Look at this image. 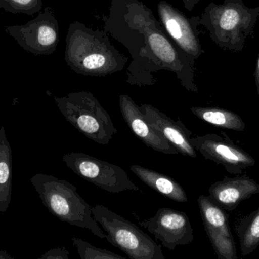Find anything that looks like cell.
I'll list each match as a JSON object with an SVG mask.
<instances>
[{
  "mask_svg": "<svg viewBox=\"0 0 259 259\" xmlns=\"http://www.w3.org/2000/svg\"><path fill=\"white\" fill-rule=\"evenodd\" d=\"M37 41L42 47H54L58 41V32L56 27L51 24L40 26L38 30Z\"/></svg>",
  "mask_w": 259,
  "mask_h": 259,
  "instance_id": "44dd1931",
  "label": "cell"
},
{
  "mask_svg": "<svg viewBox=\"0 0 259 259\" xmlns=\"http://www.w3.org/2000/svg\"><path fill=\"white\" fill-rule=\"evenodd\" d=\"M197 202L205 231L233 236L229 217L223 208L214 203L209 196L204 195L198 198Z\"/></svg>",
  "mask_w": 259,
  "mask_h": 259,
  "instance_id": "e0dca14e",
  "label": "cell"
},
{
  "mask_svg": "<svg viewBox=\"0 0 259 259\" xmlns=\"http://www.w3.org/2000/svg\"><path fill=\"white\" fill-rule=\"evenodd\" d=\"M222 135H198L191 137L190 142L205 159L222 165L231 174H242L243 170L255 165V160L249 153L236 144L225 132H222Z\"/></svg>",
  "mask_w": 259,
  "mask_h": 259,
  "instance_id": "ba28073f",
  "label": "cell"
},
{
  "mask_svg": "<svg viewBox=\"0 0 259 259\" xmlns=\"http://www.w3.org/2000/svg\"><path fill=\"white\" fill-rule=\"evenodd\" d=\"M254 78H255V85H256L257 92L259 97V53L258 59H257L256 66H255V71H254Z\"/></svg>",
  "mask_w": 259,
  "mask_h": 259,
  "instance_id": "cb8c5ba5",
  "label": "cell"
},
{
  "mask_svg": "<svg viewBox=\"0 0 259 259\" xmlns=\"http://www.w3.org/2000/svg\"><path fill=\"white\" fill-rule=\"evenodd\" d=\"M65 59L73 71L90 76H106L122 71L128 57L121 54L105 30L73 23L67 36Z\"/></svg>",
  "mask_w": 259,
  "mask_h": 259,
  "instance_id": "7a4b0ae2",
  "label": "cell"
},
{
  "mask_svg": "<svg viewBox=\"0 0 259 259\" xmlns=\"http://www.w3.org/2000/svg\"><path fill=\"white\" fill-rule=\"evenodd\" d=\"M121 115L133 133L146 146L155 152L168 155H178V152L156 129H154L143 115L140 106L127 94L119 97Z\"/></svg>",
  "mask_w": 259,
  "mask_h": 259,
  "instance_id": "8fae6325",
  "label": "cell"
},
{
  "mask_svg": "<svg viewBox=\"0 0 259 259\" xmlns=\"http://www.w3.org/2000/svg\"><path fill=\"white\" fill-rule=\"evenodd\" d=\"M140 108L149 124L166 138L178 153L196 158V149L190 142L193 132L180 119L173 120L150 104H142Z\"/></svg>",
  "mask_w": 259,
  "mask_h": 259,
  "instance_id": "7c38bea8",
  "label": "cell"
},
{
  "mask_svg": "<svg viewBox=\"0 0 259 259\" xmlns=\"http://www.w3.org/2000/svg\"><path fill=\"white\" fill-rule=\"evenodd\" d=\"M15 3H18V4L20 5H27L30 3V2L33 1V0H13Z\"/></svg>",
  "mask_w": 259,
  "mask_h": 259,
  "instance_id": "484cf974",
  "label": "cell"
},
{
  "mask_svg": "<svg viewBox=\"0 0 259 259\" xmlns=\"http://www.w3.org/2000/svg\"><path fill=\"white\" fill-rule=\"evenodd\" d=\"M259 16V6L248 7L243 0H225L209 3L199 24L209 32L211 41L224 50L241 52L245 43L252 38Z\"/></svg>",
  "mask_w": 259,
  "mask_h": 259,
  "instance_id": "3957f363",
  "label": "cell"
},
{
  "mask_svg": "<svg viewBox=\"0 0 259 259\" xmlns=\"http://www.w3.org/2000/svg\"><path fill=\"white\" fill-rule=\"evenodd\" d=\"M71 240L81 259H124L121 255H117L107 249L96 247L77 237H73Z\"/></svg>",
  "mask_w": 259,
  "mask_h": 259,
  "instance_id": "ffe728a7",
  "label": "cell"
},
{
  "mask_svg": "<svg viewBox=\"0 0 259 259\" xmlns=\"http://www.w3.org/2000/svg\"><path fill=\"white\" fill-rule=\"evenodd\" d=\"M55 101L67 121L94 142L106 145L118 133L110 115L91 92L71 93Z\"/></svg>",
  "mask_w": 259,
  "mask_h": 259,
  "instance_id": "5b68a950",
  "label": "cell"
},
{
  "mask_svg": "<svg viewBox=\"0 0 259 259\" xmlns=\"http://www.w3.org/2000/svg\"><path fill=\"white\" fill-rule=\"evenodd\" d=\"M140 225L169 250L190 244L194 240L193 229L188 216L178 210L159 208L153 217L142 220Z\"/></svg>",
  "mask_w": 259,
  "mask_h": 259,
  "instance_id": "30bf717a",
  "label": "cell"
},
{
  "mask_svg": "<svg viewBox=\"0 0 259 259\" xmlns=\"http://www.w3.org/2000/svg\"><path fill=\"white\" fill-rule=\"evenodd\" d=\"M130 170L143 183L167 199L181 203L188 201L185 190L170 176L137 164L131 166Z\"/></svg>",
  "mask_w": 259,
  "mask_h": 259,
  "instance_id": "5bb4252c",
  "label": "cell"
},
{
  "mask_svg": "<svg viewBox=\"0 0 259 259\" xmlns=\"http://www.w3.org/2000/svg\"><path fill=\"white\" fill-rule=\"evenodd\" d=\"M12 152L6 129L0 128V212L7 211L12 201Z\"/></svg>",
  "mask_w": 259,
  "mask_h": 259,
  "instance_id": "9a60e30c",
  "label": "cell"
},
{
  "mask_svg": "<svg viewBox=\"0 0 259 259\" xmlns=\"http://www.w3.org/2000/svg\"><path fill=\"white\" fill-rule=\"evenodd\" d=\"M39 259H69V252L65 247L52 248Z\"/></svg>",
  "mask_w": 259,
  "mask_h": 259,
  "instance_id": "7402d4cb",
  "label": "cell"
},
{
  "mask_svg": "<svg viewBox=\"0 0 259 259\" xmlns=\"http://www.w3.org/2000/svg\"><path fill=\"white\" fill-rule=\"evenodd\" d=\"M158 16L170 39L175 45L181 49L189 59L195 64L205 51L199 40V25L200 17L188 18L181 11L174 7L165 1L158 3Z\"/></svg>",
  "mask_w": 259,
  "mask_h": 259,
  "instance_id": "9c48e42d",
  "label": "cell"
},
{
  "mask_svg": "<svg viewBox=\"0 0 259 259\" xmlns=\"http://www.w3.org/2000/svg\"><path fill=\"white\" fill-rule=\"evenodd\" d=\"M93 215L107 236L106 240L132 259H165L161 246L149 235L103 205L92 207Z\"/></svg>",
  "mask_w": 259,
  "mask_h": 259,
  "instance_id": "8992f818",
  "label": "cell"
},
{
  "mask_svg": "<svg viewBox=\"0 0 259 259\" xmlns=\"http://www.w3.org/2000/svg\"><path fill=\"white\" fill-rule=\"evenodd\" d=\"M184 3V7L188 11H192L200 0H181Z\"/></svg>",
  "mask_w": 259,
  "mask_h": 259,
  "instance_id": "603a6c76",
  "label": "cell"
},
{
  "mask_svg": "<svg viewBox=\"0 0 259 259\" xmlns=\"http://www.w3.org/2000/svg\"><path fill=\"white\" fill-rule=\"evenodd\" d=\"M0 259H14V257L9 255L6 251L0 250Z\"/></svg>",
  "mask_w": 259,
  "mask_h": 259,
  "instance_id": "d4e9b609",
  "label": "cell"
},
{
  "mask_svg": "<svg viewBox=\"0 0 259 259\" xmlns=\"http://www.w3.org/2000/svg\"><path fill=\"white\" fill-rule=\"evenodd\" d=\"M30 183L44 206L55 217L71 226L89 230L100 239L107 236L93 215L92 207L78 194L75 186L53 175L37 173Z\"/></svg>",
  "mask_w": 259,
  "mask_h": 259,
  "instance_id": "277c9868",
  "label": "cell"
},
{
  "mask_svg": "<svg viewBox=\"0 0 259 259\" xmlns=\"http://www.w3.org/2000/svg\"><path fill=\"white\" fill-rule=\"evenodd\" d=\"M104 30L127 47L132 57L127 82L139 87L153 85L155 74L167 70L176 74L187 91L198 93L195 64L166 35L152 11L140 0H112Z\"/></svg>",
  "mask_w": 259,
  "mask_h": 259,
  "instance_id": "6da1fadb",
  "label": "cell"
},
{
  "mask_svg": "<svg viewBox=\"0 0 259 259\" xmlns=\"http://www.w3.org/2000/svg\"><path fill=\"white\" fill-rule=\"evenodd\" d=\"M214 252L219 259H237V247L233 236L205 231Z\"/></svg>",
  "mask_w": 259,
  "mask_h": 259,
  "instance_id": "d6986e66",
  "label": "cell"
},
{
  "mask_svg": "<svg viewBox=\"0 0 259 259\" xmlns=\"http://www.w3.org/2000/svg\"><path fill=\"white\" fill-rule=\"evenodd\" d=\"M259 184L247 175L225 177L208 189L210 199L225 211L232 212L243 201L258 194Z\"/></svg>",
  "mask_w": 259,
  "mask_h": 259,
  "instance_id": "4fadbf2b",
  "label": "cell"
},
{
  "mask_svg": "<svg viewBox=\"0 0 259 259\" xmlns=\"http://www.w3.org/2000/svg\"><path fill=\"white\" fill-rule=\"evenodd\" d=\"M62 160L77 176L108 193L117 194L127 190H139L125 170L115 164L82 152L66 154Z\"/></svg>",
  "mask_w": 259,
  "mask_h": 259,
  "instance_id": "52a82bcc",
  "label": "cell"
},
{
  "mask_svg": "<svg viewBox=\"0 0 259 259\" xmlns=\"http://www.w3.org/2000/svg\"><path fill=\"white\" fill-rule=\"evenodd\" d=\"M190 110L199 120L216 127L235 132H243L246 129L243 119L233 111L219 107L202 106H193Z\"/></svg>",
  "mask_w": 259,
  "mask_h": 259,
  "instance_id": "2e32d148",
  "label": "cell"
},
{
  "mask_svg": "<svg viewBox=\"0 0 259 259\" xmlns=\"http://www.w3.org/2000/svg\"><path fill=\"white\" fill-rule=\"evenodd\" d=\"M235 231L238 237L242 256L250 255L259 246V208L239 219Z\"/></svg>",
  "mask_w": 259,
  "mask_h": 259,
  "instance_id": "ac0fdd59",
  "label": "cell"
}]
</instances>
